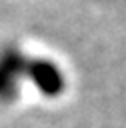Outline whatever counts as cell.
I'll use <instances>...</instances> for the list:
<instances>
[{
    "label": "cell",
    "mask_w": 126,
    "mask_h": 128,
    "mask_svg": "<svg viewBox=\"0 0 126 128\" xmlns=\"http://www.w3.org/2000/svg\"><path fill=\"white\" fill-rule=\"evenodd\" d=\"M28 58L14 44L0 48V104H10L18 98L22 78H26Z\"/></svg>",
    "instance_id": "obj_1"
},
{
    "label": "cell",
    "mask_w": 126,
    "mask_h": 128,
    "mask_svg": "<svg viewBox=\"0 0 126 128\" xmlns=\"http://www.w3.org/2000/svg\"><path fill=\"white\" fill-rule=\"evenodd\" d=\"M26 78L32 82V86L48 96V98H56L66 90V76L64 72L58 68L56 62L48 60V58H28V66H26Z\"/></svg>",
    "instance_id": "obj_2"
}]
</instances>
